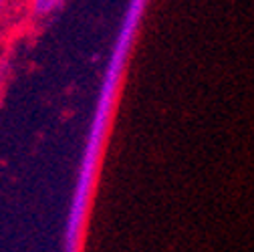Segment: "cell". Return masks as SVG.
I'll return each mask as SVG.
<instances>
[{
	"mask_svg": "<svg viewBox=\"0 0 254 252\" xmlns=\"http://www.w3.org/2000/svg\"><path fill=\"white\" fill-rule=\"evenodd\" d=\"M65 0H28V6H30V12L39 18H45L49 14H53L55 10H59L63 6Z\"/></svg>",
	"mask_w": 254,
	"mask_h": 252,
	"instance_id": "obj_1",
	"label": "cell"
},
{
	"mask_svg": "<svg viewBox=\"0 0 254 252\" xmlns=\"http://www.w3.org/2000/svg\"><path fill=\"white\" fill-rule=\"evenodd\" d=\"M8 4V0H0V12H2V8Z\"/></svg>",
	"mask_w": 254,
	"mask_h": 252,
	"instance_id": "obj_2",
	"label": "cell"
}]
</instances>
